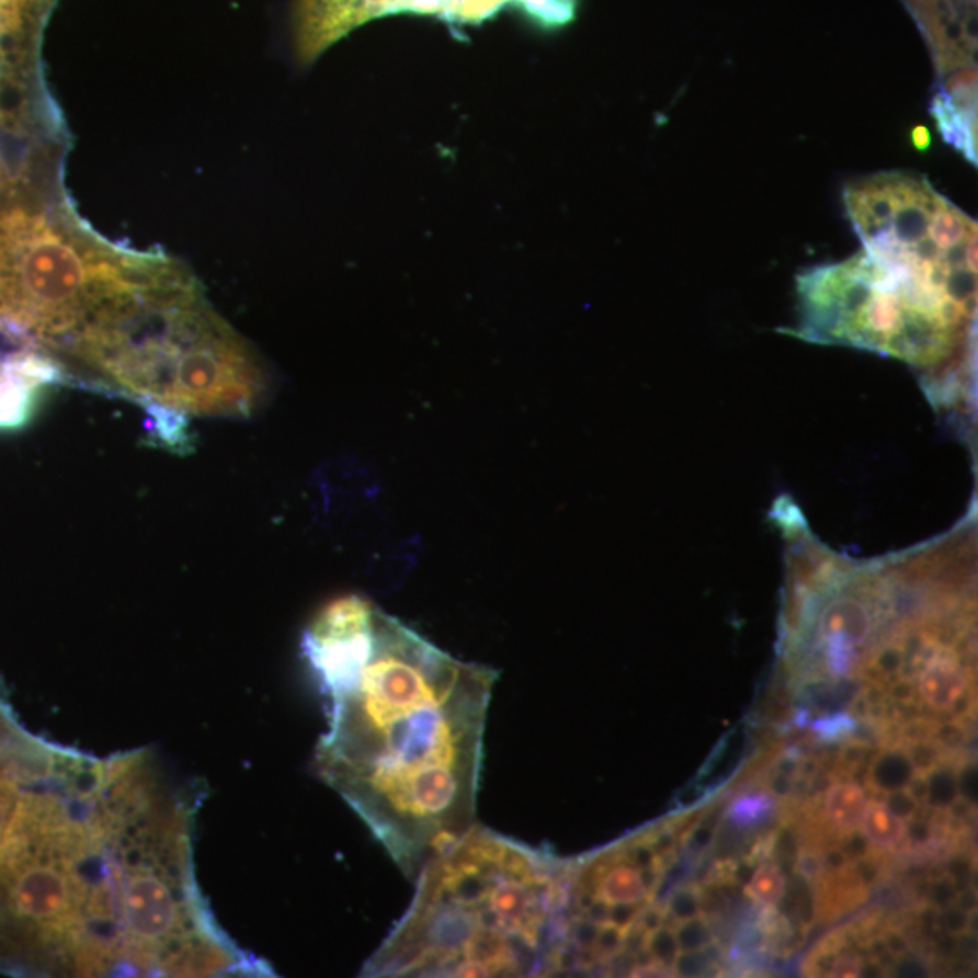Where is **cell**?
Masks as SVG:
<instances>
[{
    "instance_id": "cell-1",
    "label": "cell",
    "mask_w": 978,
    "mask_h": 978,
    "mask_svg": "<svg viewBox=\"0 0 978 978\" xmlns=\"http://www.w3.org/2000/svg\"><path fill=\"white\" fill-rule=\"evenodd\" d=\"M302 649L327 697L316 772L416 879L475 825L499 672L453 658L360 594L318 611Z\"/></svg>"
},
{
    "instance_id": "cell-2",
    "label": "cell",
    "mask_w": 978,
    "mask_h": 978,
    "mask_svg": "<svg viewBox=\"0 0 978 978\" xmlns=\"http://www.w3.org/2000/svg\"><path fill=\"white\" fill-rule=\"evenodd\" d=\"M416 879L363 977H546L566 861L474 825Z\"/></svg>"
},
{
    "instance_id": "cell-3",
    "label": "cell",
    "mask_w": 978,
    "mask_h": 978,
    "mask_svg": "<svg viewBox=\"0 0 978 978\" xmlns=\"http://www.w3.org/2000/svg\"><path fill=\"white\" fill-rule=\"evenodd\" d=\"M55 361L83 385L183 417H249L269 390L254 352L163 255L105 299Z\"/></svg>"
},
{
    "instance_id": "cell-4",
    "label": "cell",
    "mask_w": 978,
    "mask_h": 978,
    "mask_svg": "<svg viewBox=\"0 0 978 978\" xmlns=\"http://www.w3.org/2000/svg\"><path fill=\"white\" fill-rule=\"evenodd\" d=\"M797 338L843 344L905 361L933 401L969 399L975 319L935 302L858 250L797 277Z\"/></svg>"
},
{
    "instance_id": "cell-5",
    "label": "cell",
    "mask_w": 978,
    "mask_h": 978,
    "mask_svg": "<svg viewBox=\"0 0 978 978\" xmlns=\"http://www.w3.org/2000/svg\"><path fill=\"white\" fill-rule=\"evenodd\" d=\"M160 255L116 250L66 219L0 211V323L57 354L77 328Z\"/></svg>"
},
{
    "instance_id": "cell-6",
    "label": "cell",
    "mask_w": 978,
    "mask_h": 978,
    "mask_svg": "<svg viewBox=\"0 0 978 978\" xmlns=\"http://www.w3.org/2000/svg\"><path fill=\"white\" fill-rule=\"evenodd\" d=\"M843 202L866 252L977 276V221L926 178L902 171L857 178Z\"/></svg>"
},
{
    "instance_id": "cell-7",
    "label": "cell",
    "mask_w": 978,
    "mask_h": 978,
    "mask_svg": "<svg viewBox=\"0 0 978 978\" xmlns=\"http://www.w3.org/2000/svg\"><path fill=\"white\" fill-rule=\"evenodd\" d=\"M505 10L551 32L575 21L578 0H296L292 35L297 57L308 64L350 32L383 16L413 13L464 27L482 24Z\"/></svg>"
},
{
    "instance_id": "cell-8",
    "label": "cell",
    "mask_w": 978,
    "mask_h": 978,
    "mask_svg": "<svg viewBox=\"0 0 978 978\" xmlns=\"http://www.w3.org/2000/svg\"><path fill=\"white\" fill-rule=\"evenodd\" d=\"M66 379L62 366L44 352L10 361L0 369V430H19L37 410L41 391Z\"/></svg>"
},
{
    "instance_id": "cell-9",
    "label": "cell",
    "mask_w": 978,
    "mask_h": 978,
    "mask_svg": "<svg viewBox=\"0 0 978 978\" xmlns=\"http://www.w3.org/2000/svg\"><path fill=\"white\" fill-rule=\"evenodd\" d=\"M930 113L942 138L977 163V68L944 75L939 82Z\"/></svg>"
},
{
    "instance_id": "cell-10",
    "label": "cell",
    "mask_w": 978,
    "mask_h": 978,
    "mask_svg": "<svg viewBox=\"0 0 978 978\" xmlns=\"http://www.w3.org/2000/svg\"><path fill=\"white\" fill-rule=\"evenodd\" d=\"M966 676L958 666L955 647L946 646L919 672V693L935 710H946L966 691Z\"/></svg>"
},
{
    "instance_id": "cell-11",
    "label": "cell",
    "mask_w": 978,
    "mask_h": 978,
    "mask_svg": "<svg viewBox=\"0 0 978 978\" xmlns=\"http://www.w3.org/2000/svg\"><path fill=\"white\" fill-rule=\"evenodd\" d=\"M866 794L854 783H838L827 794V812L835 825L854 830L866 810Z\"/></svg>"
},
{
    "instance_id": "cell-12",
    "label": "cell",
    "mask_w": 978,
    "mask_h": 978,
    "mask_svg": "<svg viewBox=\"0 0 978 978\" xmlns=\"http://www.w3.org/2000/svg\"><path fill=\"white\" fill-rule=\"evenodd\" d=\"M913 775H916V769H913L910 755L902 750H888L885 754H880L869 769L872 785L883 792L906 788Z\"/></svg>"
},
{
    "instance_id": "cell-13",
    "label": "cell",
    "mask_w": 978,
    "mask_h": 978,
    "mask_svg": "<svg viewBox=\"0 0 978 978\" xmlns=\"http://www.w3.org/2000/svg\"><path fill=\"white\" fill-rule=\"evenodd\" d=\"M863 833L869 843L877 846H894L906 835V825L902 819L885 807V803H869L864 810Z\"/></svg>"
},
{
    "instance_id": "cell-14",
    "label": "cell",
    "mask_w": 978,
    "mask_h": 978,
    "mask_svg": "<svg viewBox=\"0 0 978 978\" xmlns=\"http://www.w3.org/2000/svg\"><path fill=\"white\" fill-rule=\"evenodd\" d=\"M785 888V875L777 864H761L747 880V896L766 908H774L783 899Z\"/></svg>"
},
{
    "instance_id": "cell-15",
    "label": "cell",
    "mask_w": 978,
    "mask_h": 978,
    "mask_svg": "<svg viewBox=\"0 0 978 978\" xmlns=\"http://www.w3.org/2000/svg\"><path fill=\"white\" fill-rule=\"evenodd\" d=\"M926 805L932 808H947L958 796L957 775L944 769H933L926 774Z\"/></svg>"
},
{
    "instance_id": "cell-16",
    "label": "cell",
    "mask_w": 978,
    "mask_h": 978,
    "mask_svg": "<svg viewBox=\"0 0 978 978\" xmlns=\"http://www.w3.org/2000/svg\"><path fill=\"white\" fill-rule=\"evenodd\" d=\"M672 932H674V937H676L680 953H702L710 944V939H713L707 922L703 921V919H697V917L680 922Z\"/></svg>"
},
{
    "instance_id": "cell-17",
    "label": "cell",
    "mask_w": 978,
    "mask_h": 978,
    "mask_svg": "<svg viewBox=\"0 0 978 978\" xmlns=\"http://www.w3.org/2000/svg\"><path fill=\"white\" fill-rule=\"evenodd\" d=\"M772 810L771 796L739 797L730 805L729 817L738 827H752Z\"/></svg>"
},
{
    "instance_id": "cell-18",
    "label": "cell",
    "mask_w": 978,
    "mask_h": 978,
    "mask_svg": "<svg viewBox=\"0 0 978 978\" xmlns=\"http://www.w3.org/2000/svg\"><path fill=\"white\" fill-rule=\"evenodd\" d=\"M625 905H627V902H625ZM633 908H635V906H633ZM658 908L666 913V924L667 916H671L676 922L687 921V919H693V917H697V913H700V897H697L696 890H693L691 886H682V888L672 891L669 899H667L666 906H658ZM636 910H638V908H635V916ZM666 924H663V926H666Z\"/></svg>"
},
{
    "instance_id": "cell-19",
    "label": "cell",
    "mask_w": 978,
    "mask_h": 978,
    "mask_svg": "<svg viewBox=\"0 0 978 978\" xmlns=\"http://www.w3.org/2000/svg\"><path fill=\"white\" fill-rule=\"evenodd\" d=\"M816 732L825 739L843 738L846 734L855 729L854 719L849 714H835L832 718L821 719L817 721Z\"/></svg>"
},
{
    "instance_id": "cell-20",
    "label": "cell",
    "mask_w": 978,
    "mask_h": 978,
    "mask_svg": "<svg viewBox=\"0 0 978 978\" xmlns=\"http://www.w3.org/2000/svg\"><path fill=\"white\" fill-rule=\"evenodd\" d=\"M885 807L888 808L894 816L902 819V821H908V819L916 816L919 803L913 799L910 792L906 791V788H900V791L888 792Z\"/></svg>"
},
{
    "instance_id": "cell-21",
    "label": "cell",
    "mask_w": 978,
    "mask_h": 978,
    "mask_svg": "<svg viewBox=\"0 0 978 978\" xmlns=\"http://www.w3.org/2000/svg\"><path fill=\"white\" fill-rule=\"evenodd\" d=\"M908 755H910L911 763H913V769L919 774L926 775L928 772H932L937 766L939 752L933 749L932 744H916Z\"/></svg>"
},
{
    "instance_id": "cell-22",
    "label": "cell",
    "mask_w": 978,
    "mask_h": 978,
    "mask_svg": "<svg viewBox=\"0 0 978 978\" xmlns=\"http://www.w3.org/2000/svg\"><path fill=\"white\" fill-rule=\"evenodd\" d=\"M944 926H946V932L952 933V935H960V933L966 932V928L969 926V916L964 910H955V908H949L944 913Z\"/></svg>"
},
{
    "instance_id": "cell-23",
    "label": "cell",
    "mask_w": 978,
    "mask_h": 978,
    "mask_svg": "<svg viewBox=\"0 0 978 978\" xmlns=\"http://www.w3.org/2000/svg\"><path fill=\"white\" fill-rule=\"evenodd\" d=\"M955 899H957V886L947 883V880H941V883L933 886L932 900L935 905L941 906V908H949L955 902Z\"/></svg>"
},
{
    "instance_id": "cell-24",
    "label": "cell",
    "mask_w": 978,
    "mask_h": 978,
    "mask_svg": "<svg viewBox=\"0 0 978 978\" xmlns=\"http://www.w3.org/2000/svg\"><path fill=\"white\" fill-rule=\"evenodd\" d=\"M975 769L974 766H968L963 774L957 777L958 785V796H963L964 799H968L971 801L975 796H977V777H975Z\"/></svg>"
},
{
    "instance_id": "cell-25",
    "label": "cell",
    "mask_w": 978,
    "mask_h": 978,
    "mask_svg": "<svg viewBox=\"0 0 978 978\" xmlns=\"http://www.w3.org/2000/svg\"><path fill=\"white\" fill-rule=\"evenodd\" d=\"M869 841L864 833H852L849 841L844 844V855L846 857H864L868 855Z\"/></svg>"
},
{
    "instance_id": "cell-26",
    "label": "cell",
    "mask_w": 978,
    "mask_h": 978,
    "mask_svg": "<svg viewBox=\"0 0 978 978\" xmlns=\"http://www.w3.org/2000/svg\"><path fill=\"white\" fill-rule=\"evenodd\" d=\"M891 697L899 703H910L916 697V683L910 678H902L891 685Z\"/></svg>"
},
{
    "instance_id": "cell-27",
    "label": "cell",
    "mask_w": 978,
    "mask_h": 978,
    "mask_svg": "<svg viewBox=\"0 0 978 978\" xmlns=\"http://www.w3.org/2000/svg\"><path fill=\"white\" fill-rule=\"evenodd\" d=\"M821 858L814 854L799 855V861H797V869L808 879L816 877L821 872Z\"/></svg>"
},
{
    "instance_id": "cell-28",
    "label": "cell",
    "mask_w": 978,
    "mask_h": 978,
    "mask_svg": "<svg viewBox=\"0 0 978 978\" xmlns=\"http://www.w3.org/2000/svg\"><path fill=\"white\" fill-rule=\"evenodd\" d=\"M897 975L900 977H924L926 968L917 958H902L897 966Z\"/></svg>"
},
{
    "instance_id": "cell-29",
    "label": "cell",
    "mask_w": 978,
    "mask_h": 978,
    "mask_svg": "<svg viewBox=\"0 0 978 978\" xmlns=\"http://www.w3.org/2000/svg\"><path fill=\"white\" fill-rule=\"evenodd\" d=\"M801 763H799V758L797 755L785 754L781 758L780 763H777V772L781 774L788 775V777H796L799 772H801Z\"/></svg>"
},
{
    "instance_id": "cell-30",
    "label": "cell",
    "mask_w": 978,
    "mask_h": 978,
    "mask_svg": "<svg viewBox=\"0 0 978 978\" xmlns=\"http://www.w3.org/2000/svg\"><path fill=\"white\" fill-rule=\"evenodd\" d=\"M792 785H794V783H792V777L777 772V775L772 777L771 792L774 796L785 797L791 794Z\"/></svg>"
},
{
    "instance_id": "cell-31",
    "label": "cell",
    "mask_w": 978,
    "mask_h": 978,
    "mask_svg": "<svg viewBox=\"0 0 978 978\" xmlns=\"http://www.w3.org/2000/svg\"><path fill=\"white\" fill-rule=\"evenodd\" d=\"M710 839H713V833L708 832L707 828H697L694 833L689 835L687 846L691 850L705 849L710 843Z\"/></svg>"
},
{
    "instance_id": "cell-32",
    "label": "cell",
    "mask_w": 978,
    "mask_h": 978,
    "mask_svg": "<svg viewBox=\"0 0 978 978\" xmlns=\"http://www.w3.org/2000/svg\"><path fill=\"white\" fill-rule=\"evenodd\" d=\"M930 825H924V822H911L906 827V833L910 835L911 843L916 841V843H926L928 839H930Z\"/></svg>"
},
{
    "instance_id": "cell-33",
    "label": "cell",
    "mask_w": 978,
    "mask_h": 978,
    "mask_svg": "<svg viewBox=\"0 0 978 978\" xmlns=\"http://www.w3.org/2000/svg\"><path fill=\"white\" fill-rule=\"evenodd\" d=\"M858 971H861V968H858L857 963L850 960V958H839L835 966H833L832 975H835V977H839V975L841 977H857V975H861Z\"/></svg>"
},
{
    "instance_id": "cell-34",
    "label": "cell",
    "mask_w": 978,
    "mask_h": 978,
    "mask_svg": "<svg viewBox=\"0 0 978 978\" xmlns=\"http://www.w3.org/2000/svg\"><path fill=\"white\" fill-rule=\"evenodd\" d=\"M822 864L830 869H841L846 864V855H844L843 850H830V852L825 854Z\"/></svg>"
},
{
    "instance_id": "cell-35",
    "label": "cell",
    "mask_w": 978,
    "mask_h": 978,
    "mask_svg": "<svg viewBox=\"0 0 978 978\" xmlns=\"http://www.w3.org/2000/svg\"><path fill=\"white\" fill-rule=\"evenodd\" d=\"M864 758V750L861 747H849L844 749L843 761L849 766H857Z\"/></svg>"
},
{
    "instance_id": "cell-36",
    "label": "cell",
    "mask_w": 978,
    "mask_h": 978,
    "mask_svg": "<svg viewBox=\"0 0 978 978\" xmlns=\"http://www.w3.org/2000/svg\"><path fill=\"white\" fill-rule=\"evenodd\" d=\"M886 947H890L894 953H905L908 949V942L902 935H897V933H891L890 937L886 939Z\"/></svg>"
},
{
    "instance_id": "cell-37",
    "label": "cell",
    "mask_w": 978,
    "mask_h": 978,
    "mask_svg": "<svg viewBox=\"0 0 978 978\" xmlns=\"http://www.w3.org/2000/svg\"><path fill=\"white\" fill-rule=\"evenodd\" d=\"M913 141H916L917 147H921V149H924V147L930 144V136H928V130L924 129V127H917V129L913 130Z\"/></svg>"
}]
</instances>
